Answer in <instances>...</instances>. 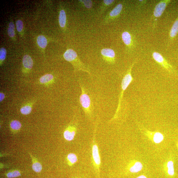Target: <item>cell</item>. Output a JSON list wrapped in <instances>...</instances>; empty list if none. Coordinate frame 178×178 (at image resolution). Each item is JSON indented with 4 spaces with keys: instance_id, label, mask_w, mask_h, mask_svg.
Returning <instances> with one entry per match:
<instances>
[{
    "instance_id": "obj_14",
    "label": "cell",
    "mask_w": 178,
    "mask_h": 178,
    "mask_svg": "<svg viewBox=\"0 0 178 178\" xmlns=\"http://www.w3.org/2000/svg\"><path fill=\"white\" fill-rule=\"evenodd\" d=\"M143 167L142 164L140 162H135L130 169V171L132 173H137L141 170Z\"/></svg>"
},
{
    "instance_id": "obj_25",
    "label": "cell",
    "mask_w": 178,
    "mask_h": 178,
    "mask_svg": "<svg viewBox=\"0 0 178 178\" xmlns=\"http://www.w3.org/2000/svg\"><path fill=\"white\" fill-rule=\"evenodd\" d=\"M81 4L83 5L85 8L87 9L91 8L92 6V2L91 1H79Z\"/></svg>"
},
{
    "instance_id": "obj_1",
    "label": "cell",
    "mask_w": 178,
    "mask_h": 178,
    "mask_svg": "<svg viewBox=\"0 0 178 178\" xmlns=\"http://www.w3.org/2000/svg\"><path fill=\"white\" fill-rule=\"evenodd\" d=\"M64 59L73 64L75 71H82L90 74L89 68L79 59L75 51L72 49L67 50L63 55Z\"/></svg>"
},
{
    "instance_id": "obj_16",
    "label": "cell",
    "mask_w": 178,
    "mask_h": 178,
    "mask_svg": "<svg viewBox=\"0 0 178 178\" xmlns=\"http://www.w3.org/2000/svg\"><path fill=\"white\" fill-rule=\"evenodd\" d=\"M115 2L113 0H105L103 1L101 9V13H102L109 7L112 5Z\"/></svg>"
},
{
    "instance_id": "obj_2",
    "label": "cell",
    "mask_w": 178,
    "mask_h": 178,
    "mask_svg": "<svg viewBox=\"0 0 178 178\" xmlns=\"http://www.w3.org/2000/svg\"><path fill=\"white\" fill-rule=\"evenodd\" d=\"M135 63H133L131 66H130L127 71V72L126 74L122 80L121 84V91L119 96L118 106L117 109H116L115 114L113 119L115 118L118 114L120 109L121 108L122 98L124 91L133 80V78L131 74V71L133 67L134 66Z\"/></svg>"
},
{
    "instance_id": "obj_30",
    "label": "cell",
    "mask_w": 178,
    "mask_h": 178,
    "mask_svg": "<svg viewBox=\"0 0 178 178\" xmlns=\"http://www.w3.org/2000/svg\"><path fill=\"white\" fill-rule=\"evenodd\" d=\"M137 178H147L144 175L140 176Z\"/></svg>"
},
{
    "instance_id": "obj_27",
    "label": "cell",
    "mask_w": 178,
    "mask_h": 178,
    "mask_svg": "<svg viewBox=\"0 0 178 178\" xmlns=\"http://www.w3.org/2000/svg\"><path fill=\"white\" fill-rule=\"evenodd\" d=\"M6 54L7 52L6 49L5 48H1L0 49V60H1V62L5 60Z\"/></svg>"
},
{
    "instance_id": "obj_23",
    "label": "cell",
    "mask_w": 178,
    "mask_h": 178,
    "mask_svg": "<svg viewBox=\"0 0 178 178\" xmlns=\"http://www.w3.org/2000/svg\"><path fill=\"white\" fill-rule=\"evenodd\" d=\"M32 111V108L29 106H26L20 109V112L23 115H28Z\"/></svg>"
},
{
    "instance_id": "obj_11",
    "label": "cell",
    "mask_w": 178,
    "mask_h": 178,
    "mask_svg": "<svg viewBox=\"0 0 178 178\" xmlns=\"http://www.w3.org/2000/svg\"><path fill=\"white\" fill-rule=\"evenodd\" d=\"M77 129L74 126H69L64 132L63 135L65 139L68 141H71L74 139L76 134Z\"/></svg>"
},
{
    "instance_id": "obj_9",
    "label": "cell",
    "mask_w": 178,
    "mask_h": 178,
    "mask_svg": "<svg viewBox=\"0 0 178 178\" xmlns=\"http://www.w3.org/2000/svg\"><path fill=\"white\" fill-rule=\"evenodd\" d=\"M123 8V6L121 3H119L116 5L106 17L105 19V22L110 21V20L115 19L118 17L121 14Z\"/></svg>"
},
{
    "instance_id": "obj_28",
    "label": "cell",
    "mask_w": 178,
    "mask_h": 178,
    "mask_svg": "<svg viewBox=\"0 0 178 178\" xmlns=\"http://www.w3.org/2000/svg\"><path fill=\"white\" fill-rule=\"evenodd\" d=\"M17 29L19 32H21L23 29V23L21 20H18L16 22Z\"/></svg>"
},
{
    "instance_id": "obj_10",
    "label": "cell",
    "mask_w": 178,
    "mask_h": 178,
    "mask_svg": "<svg viewBox=\"0 0 178 178\" xmlns=\"http://www.w3.org/2000/svg\"><path fill=\"white\" fill-rule=\"evenodd\" d=\"M178 33V16L177 17L175 21H174L173 24L171 27L170 30L169 39L168 41V46L172 43L174 38L176 36Z\"/></svg>"
},
{
    "instance_id": "obj_6",
    "label": "cell",
    "mask_w": 178,
    "mask_h": 178,
    "mask_svg": "<svg viewBox=\"0 0 178 178\" xmlns=\"http://www.w3.org/2000/svg\"><path fill=\"white\" fill-rule=\"evenodd\" d=\"M170 0H163L158 3L155 6L153 11V16L155 18H159L162 15L167 7L171 2Z\"/></svg>"
},
{
    "instance_id": "obj_15",
    "label": "cell",
    "mask_w": 178,
    "mask_h": 178,
    "mask_svg": "<svg viewBox=\"0 0 178 178\" xmlns=\"http://www.w3.org/2000/svg\"><path fill=\"white\" fill-rule=\"evenodd\" d=\"M37 42L40 47L44 49L47 45V41L44 36L40 35L37 38Z\"/></svg>"
},
{
    "instance_id": "obj_17",
    "label": "cell",
    "mask_w": 178,
    "mask_h": 178,
    "mask_svg": "<svg viewBox=\"0 0 178 178\" xmlns=\"http://www.w3.org/2000/svg\"><path fill=\"white\" fill-rule=\"evenodd\" d=\"M53 75L50 74H47L44 75L40 78V81L42 84H46L53 80Z\"/></svg>"
},
{
    "instance_id": "obj_12",
    "label": "cell",
    "mask_w": 178,
    "mask_h": 178,
    "mask_svg": "<svg viewBox=\"0 0 178 178\" xmlns=\"http://www.w3.org/2000/svg\"><path fill=\"white\" fill-rule=\"evenodd\" d=\"M23 63L24 67L26 69H31L33 67V61L31 57L28 55H26L23 57Z\"/></svg>"
},
{
    "instance_id": "obj_5",
    "label": "cell",
    "mask_w": 178,
    "mask_h": 178,
    "mask_svg": "<svg viewBox=\"0 0 178 178\" xmlns=\"http://www.w3.org/2000/svg\"><path fill=\"white\" fill-rule=\"evenodd\" d=\"M121 37L127 52L128 53H131L135 46L134 39L133 36L129 32L125 31L122 33Z\"/></svg>"
},
{
    "instance_id": "obj_18",
    "label": "cell",
    "mask_w": 178,
    "mask_h": 178,
    "mask_svg": "<svg viewBox=\"0 0 178 178\" xmlns=\"http://www.w3.org/2000/svg\"><path fill=\"white\" fill-rule=\"evenodd\" d=\"M67 158L70 165H73L76 163L78 161L77 155L73 153H70L68 154Z\"/></svg>"
},
{
    "instance_id": "obj_8",
    "label": "cell",
    "mask_w": 178,
    "mask_h": 178,
    "mask_svg": "<svg viewBox=\"0 0 178 178\" xmlns=\"http://www.w3.org/2000/svg\"><path fill=\"white\" fill-rule=\"evenodd\" d=\"M101 53L103 59L109 64H114L115 62V54L113 50L110 48L102 49Z\"/></svg>"
},
{
    "instance_id": "obj_20",
    "label": "cell",
    "mask_w": 178,
    "mask_h": 178,
    "mask_svg": "<svg viewBox=\"0 0 178 178\" xmlns=\"http://www.w3.org/2000/svg\"><path fill=\"white\" fill-rule=\"evenodd\" d=\"M167 173L170 176H173L174 174V164L172 161H169L167 165Z\"/></svg>"
},
{
    "instance_id": "obj_3",
    "label": "cell",
    "mask_w": 178,
    "mask_h": 178,
    "mask_svg": "<svg viewBox=\"0 0 178 178\" xmlns=\"http://www.w3.org/2000/svg\"><path fill=\"white\" fill-rule=\"evenodd\" d=\"M81 94L80 101L82 108L85 115L88 117H91L92 107L91 98L88 95L84 87L81 85Z\"/></svg>"
},
{
    "instance_id": "obj_22",
    "label": "cell",
    "mask_w": 178,
    "mask_h": 178,
    "mask_svg": "<svg viewBox=\"0 0 178 178\" xmlns=\"http://www.w3.org/2000/svg\"><path fill=\"white\" fill-rule=\"evenodd\" d=\"M8 33L10 37H13L15 35V26L14 24L12 22H10L9 24Z\"/></svg>"
},
{
    "instance_id": "obj_13",
    "label": "cell",
    "mask_w": 178,
    "mask_h": 178,
    "mask_svg": "<svg viewBox=\"0 0 178 178\" xmlns=\"http://www.w3.org/2000/svg\"><path fill=\"white\" fill-rule=\"evenodd\" d=\"M59 22L60 26L62 28H64L66 26V12L63 9L61 10L60 13Z\"/></svg>"
},
{
    "instance_id": "obj_24",
    "label": "cell",
    "mask_w": 178,
    "mask_h": 178,
    "mask_svg": "<svg viewBox=\"0 0 178 178\" xmlns=\"http://www.w3.org/2000/svg\"><path fill=\"white\" fill-rule=\"evenodd\" d=\"M32 168L35 172L39 173L42 170V167L41 164L40 163L36 162L32 164Z\"/></svg>"
},
{
    "instance_id": "obj_7",
    "label": "cell",
    "mask_w": 178,
    "mask_h": 178,
    "mask_svg": "<svg viewBox=\"0 0 178 178\" xmlns=\"http://www.w3.org/2000/svg\"><path fill=\"white\" fill-rule=\"evenodd\" d=\"M92 147V156L96 168L99 171L101 164V158L99 151L98 146L95 142V136L94 137Z\"/></svg>"
},
{
    "instance_id": "obj_19",
    "label": "cell",
    "mask_w": 178,
    "mask_h": 178,
    "mask_svg": "<svg viewBox=\"0 0 178 178\" xmlns=\"http://www.w3.org/2000/svg\"><path fill=\"white\" fill-rule=\"evenodd\" d=\"M164 138V136L162 134L159 132H156L154 134L153 140L155 143H159L161 142Z\"/></svg>"
},
{
    "instance_id": "obj_4",
    "label": "cell",
    "mask_w": 178,
    "mask_h": 178,
    "mask_svg": "<svg viewBox=\"0 0 178 178\" xmlns=\"http://www.w3.org/2000/svg\"><path fill=\"white\" fill-rule=\"evenodd\" d=\"M152 57L156 62L170 73H173L175 71L173 66L161 54L159 53L154 52L152 53Z\"/></svg>"
},
{
    "instance_id": "obj_29",
    "label": "cell",
    "mask_w": 178,
    "mask_h": 178,
    "mask_svg": "<svg viewBox=\"0 0 178 178\" xmlns=\"http://www.w3.org/2000/svg\"><path fill=\"white\" fill-rule=\"evenodd\" d=\"M5 98V95L4 94L1 92L0 93V102H2Z\"/></svg>"
},
{
    "instance_id": "obj_26",
    "label": "cell",
    "mask_w": 178,
    "mask_h": 178,
    "mask_svg": "<svg viewBox=\"0 0 178 178\" xmlns=\"http://www.w3.org/2000/svg\"><path fill=\"white\" fill-rule=\"evenodd\" d=\"M20 175V173L18 170H15L10 172L7 174V176L9 178H13L18 177Z\"/></svg>"
},
{
    "instance_id": "obj_21",
    "label": "cell",
    "mask_w": 178,
    "mask_h": 178,
    "mask_svg": "<svg viewBox=\"0 0 178 178\" xmlns=\"http://www.w3.org/2000/svg\"><path fill=\"white\" fill-rule=\"evenodd\" d=\"M10 127L13 130H17L21 127L22 125L21 123L18 121L15 120L12 121L10 123Z\"/></svg>"
}]
</instances>
